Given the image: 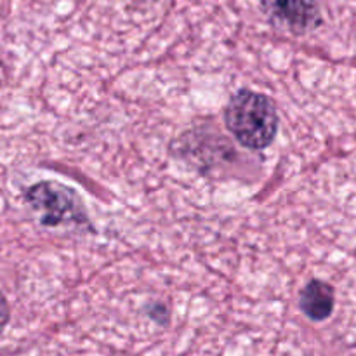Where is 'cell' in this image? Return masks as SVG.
I'll return each instance as SVG.
<instances>
[{"label": "cell", "mask_w": 356, "mask_h": 356, "mask_svg": "<svg viewBox=\"0 0 356 356\" xmlns=\"http://www.w3.org/2000/svg\"><path fill=\"white\" fill-rule=\"evenodd\" d=\"M10 318V308H9V302H7L6 296L0 292V330L9 323Z\"/></svg>", "instance_id": "5b68a950"}, {"label": "cell", "mask_w": 356, "mask_h": 356, "mask_svg": "<svg viewBox=\"0 0 356 356\" xmlns=\"http://www.w3.org/2000/svg\"><path fill=\"white\" fill-rule=\"evenodd\" d=\"M24 200L40 216V225L61 226L87 222L83 202L75 190L56 181H40L24 191Z\"/></svg>", "instance_id": "7a4b0ae2"}, {"label": "cell", "mask_w": 356, "mask_h": 356, "mask_svg": "<svg viewBox=\"0 0 356 356\" xmlns=\"http://www.w3.org/2000/svg\"><path fill=\"white\" fill-rule=\"evenodd\" d=\"M225 122L236 141L250 149L268 148L278 129V115L273 101L249 89L238 90L229 99Z\"/></svg>", "instance_id": "6da1fadb"}, {"label": "cell", "mask_w": 356, "mask_h": 356, "mask_svg": "<svg viewBox=\"0 0 356 356\" xmlns=\"http://www.w3.org/2000/svg\"><path fill=\"white\" fill-rule=\"evenodd\" d=\"M271 24L294 35H305L322 24L318 0H261Z\"/></svg>", "instance_id": "3957f363"}, {"label": "cell", "mask_w": 356, "mask_h": 356, "mask_svg": "<svg viewBox=\"0 0 356 356\" xmlns=\"http://www.w3.org/2000/svg\"><path fill=\"white\" fill-rule=\"evenodd\" d=\"M334 289L327 282L312 280L299 296L302 313L313 322H323L334 312Z\"/></svg>", "instance_id": "277c9868"}]
</instances>
